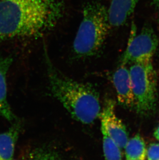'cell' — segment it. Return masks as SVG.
<instances>
[{"mask_svg":"<svg viewBox=\"0 0 159 160\" xmlns=\"http://www.w3.org/2000/svg\"><path fill=\"white\" fill-rule=\"evenodd\" d=\"M65 0H0V39L38 38L63 17Z\"/></svg>","mask_w":159,"mask_h":160,"instance_id":"1","label":"cell"},{"mask_svg":"<svg viewBox=\"0 0 159 160\" xmlns=\"http://www.w3.org/2000/svg\"><path fill=\"white\" fill-rule=\"evenodd\" d=\"M50 89L74 119L83 124L94 122L100 116L99 94L89 84L70 78L53 63L46 47L44 48Z\"/></svg>","mask_w":159,"mask_h":160,"instance_id":"2","label":"cell"},{"mask_svg":"<svg viewBox=\"0 0 159 160\" xmlns=\"http://www.w3.org/2000/svg\"><path fill=\"white\" fill-rule=\"evenodd\" d=\"M111 27L108 8L97 1L87 3L72 44L75 57L81 59L96 56L104 46Z\"/></svg>","mask_w":159,"mask_h":160,"instance_id":"3","label":"cell"},{"mask_svg":"<svg viewBox=\"0 0 159 160\" xmlns=\"http://www.w3.org/2000/svg\"><path fill=\"white\" fill-rule=\"evenodd\" d=\"M135 107L138 114L149 116L156 108V73L152 61L132 64L130 70Z\"/></svg>","mask_w":159,"mask_h":160,"instance_id":"4","label":"cell"},{"mask_svg":"<svg viewBox=\"0 0 159 160\" xmlns=\"http://www.w3.org/2000/svg\"><path fill=\"white\" fill-rule=\"evenodd\" d=\"M135 29L134 27L132 28V35L121 57L120 65L150 62L157 49L158 37L152 27H144L137 35Z\"/></svg>","mask_w":159,"mask_h":160,"instance_id":"5","label":"cell"},{"mask_svg":"<svg viewBox=\"0 0 159 160\" xmlns=\"http://www.w3.org/2000/svg\"><path fill=\"white\" fill-rule=\"evenodd\" d=\"M115 102L107 100L100 113L101 126L105 128L108 135L119 147L124 149L128 139V134L125 124L118 118L115 112Z\"/></svg>","mask_w":159,"mask_h":160,"instance_id":"6","label":"cell"},{"mask_svg":"<svg viewBox=\"0 0 159 160\" xmlns=\"http://www.w3.org/2000/svg\"><path fill=\"white\" fill-rule=\"evenodd\" d=\"M112 78L119 104L128 108L135 107L130 72L126 66L120 65L114 72Z\"/></svg>","mask_w":159,"mask_h":160,"instance_id":"7","label":"cell"},{"mask_svg":"<svg viewBox=\"0 0 159 160\" xmlns=\"http://www.w3.org/2000/svg\"><path fill=\"white\" fill-rule=\"evenodd\" d=\"M12 63L9 56H0V117L15 122L18 120L8 101L7 85V76Z\"/></svg>","mask_w":159,"mask_h":160,"instance_id":"8","label":"cell"},{"mask_svg":"<svg viewBox=\"0 0 159 160\" xmlns=\"http://www.w3.org/2000/svg\"><path fill=\"white\" fill-rule=\"evenodd\" d=\"M140 0H111L108 14L112 27L123 26L134 12Z\"/></svg>","mask_w":159,"mask_h":160,"instance_id":"9","label":"cell"},{"mask_svg":"<svg viewBox=\"0 0 159 160\" xmlns=\"http://www.w3.org/2000/svg\"><path fill=\"white\" fill-rule=\"evenodd\" d=\"M21 128V123L17 120L7 131L0 133V160H14L16 145Z\"/></svg>","mask_w":159,"mask_h":160,"instance_id":"10","label":"cell"},{"mask_svg":"<svg viewBox=\"0 0 159 160\" xmlns=\"http://www.w3.org/2000/svg\"><path fill=\"white\" fill-rule=\"evenodd\" d=\"M125 148L127 160H145L147 148L144 139L139 134L129 139Z\"/></svg>","mask_w":159,"mask_h":160,"instance_id":"11","label":"cell"},{"mask_svg":"<svg viewBox=\"0 0 159 160\" xmlns=\"http://www.w3.org/2000/svg\"><path fill=\"white\" fill-rule=\"evenodd\" d=\"M103 136V150L105 160H122L121 149L108 135L104 127H101Z\"/></svg>","mask_w":159,"mask_h":160,"instance_id":"12","label":"cell"},{"mask_svg":"<svg viewBox=\"0 0 159 160\" xmlns=\"http://www.w3.org/2000/svg\"><path fill=\"white\" fill-rule=\"evenodd\" d=\"M22 160H63L54 150L46 148H37L32 150Z\"/></svg>","mask_w":159,"mask_h":160,"instance_id":"13","label":"cell"},{"mask_svg":"<svg viewBox=\"0 0 159 160\" xmlns=\"http://www.w3.org/2000/svg\"><path fill=\"white\" fill-rule=\"evenodd\" d=\"M146 157L148 160H159V143H151L147 149Z\"/></svg>","mask_w":159,"mask_h":160,"instance_id":"14","label":"cell"},{"mask_svg":"<svg viewBox=\"0 0 159 160\" xmlns=\"http://www.w3.org/2000/svg\"><path fill=\"white\" fill-rule=\"evenodd\" d=\"M154 136L156 139H158L159 141V125L155 130V132H154Z\"/></svg>","mask_w":159,"mask_h":160,"instance_id":"15","label":"cell"},{"mask_svg":"<svg viewBox=\"0 0 159 160\" xmlns=\"http://www.w3.org/2000/svg\"><path fill=\"white\" fill-rule=\"evenodd\" d=\"M155 4L156 5H158V4H159V0H155Z\"/></svg>","mask_w":159,"mask_h":160,"instance_id":"16","label":"cell"},{"mask_svg":"<svg viewBox=\"0 0 159 160\" xmlns=\"http://www.w3.org/2000/svg\"><path fill=\"white\" fill-rule=\"evenodd\" d=\"M157 8H158V10H159V4H158V5H157Z\"/></svg>","mask_w":159,"mask_h":160,"instance_id":"17","label":"cell"},{"mask_svg":"<svg viewBox=\"0 0 159 160\" xmlns=\"http://www.w3.org/2000/svg\"></svg>","mask_w":159,"mask_h":160,"instance_id":"18","label":"cell"}]
</instances>
